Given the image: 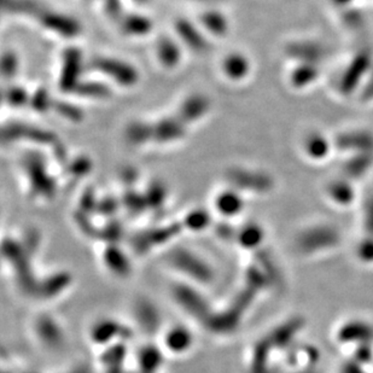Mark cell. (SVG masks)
I'll return each instance as SVG.
<instances>
[{"label":"cell","mask_w":373,"mask_h":373,"mask_svg":"<svg viewBox=\"0 0 373 373\" xmlns=\"http://www.w3.org/2000/svg\"><path fill=\"white\" fill-rule=\"evenodd\" d=\"M195 345V335L193 330L183 324L172 325L163 328L162 348L164 352L181 357L189 353Z\"/></svg>","instance_id":"277c9868"},{"label":"cell","mask_w":373,"mask_h":373,"mask_svg":"<svg viewBox=\"0 0 373 373\" xmlns=\"http://www.w3.org/2000/svg\"><path fill=\"white\" fill-rule=\"evenodd\" d=\"M33 333L42 348L59 350L66 345V335L58 320L50 314H40L33 321Z\"/></svg>","instance_id":"3957f363"},{"label":"cell","mask_w":373,"mask_h":373,"mask_svg":"<svg viewBox=\"0 0 373 373\" xmlns=\"http://www.w3.org/2000/svg\"><path fill=\"white\" fill-rule=\"evenodd\" d=\"M122 331V326L116 320L107 319L98 320L92 326L90 331V338L95 345H109L111 342L117 340Z\"/></svg>","instance_id":"52a82bcc"},{"label":"cell","mask_w":373,"mask_h":373,"mask_svg":"<svg viewBox=\"0 0 373 373\" xmlns=\"http://www.w3.org/2000/svg\"><path fill=\"white\" fill-rule=\"evenodd\" d=\"M142 1H144V0H142Z\"/></svg>","instance_id":"9a60e30c"},{"label":"cell","mask_w":373,"mask_h":373,"mask_svg":"<svg viewBox=\"0 0 373 373\" xmlns=\"http://www.w3.org/2000/svg\"><path fill=\"white\" fill-rule=\"evenodd\" d=\"M169 266L183 277V280L195 285H210L215 280V272L205 258L188 248H176L167 260Z\"/></svg>","instance_id":"6da1fadb"},{"label":"cell","mask_w":373,"mask_h":373,"mask_svg":"<svg viewBox=\"0 0 373 373\" xmlns=\"http://www.w3.org/2000/svg\"><path fill=\"white\" fill-rule=\"evenodd\" d=\"M263 230L255 224L244 226L236 234L238 244L246 249L258 246L260 242H263Z\"/></svg>","instance_id":"8fae6325"},{"label":"cell","mask_w":373,"mask_h":373,"mask_svg":"<svg viewBox=\"0 0 373 373\" xmlns=\"http://www.w3.org/2000/svg\"><path fill=\"white\" fill-rule=\"evenodd\" d=\"M222 68H224V71L227 75V78L241 80L249 71V62L243 54H230L225 58Z\"/></svg>","instance_id":"30bf717a"},{"label":"cell","mask_w":373,"mask_h":373,"mask_svg":"<svg viewBox=\"0 0 373 373\" xmlns=\"http://www.w3.org/2000/svg\"><path fill=\"white\" fill-rule=\"evenodd\" d=\"M102 261L108 271L116 277H127L131 273V261L117 246H108V249L103 251Z\"/></svg>","instance_id":"8992f818"},{"label":"cell","mask_w":373,"mask_h":373,"mask_svg":"<svg viewBox=\"0 0 373 373\" xmlns=\"http://www.w3.org/2000/svg\"><path fill=\"white\" fill-rule=\"evenodd\" d=\"M306 150L308 155L314 157V159H324L328 155V140L320 134H313L308 137L306 140Z\"/></svg>","instance_id":"4fadbf2b"},{"label":"cell","mask_w":373,"mask_h":373,"mask_svg":"<svg viewBox=\"0 0 373 373\" xmlns=\"http://www.w3.org/2000/svg\"><path fill=\"white\" fill-rule=\"evenodd\" d=\"M217 213L225 217H237L243 210V198L234 190H226L217 195L214 202Z\"/></svg>","instance_id":"ba28073f"},{"label":"cell","mask_w":373,"mask_h":373,"mask_svg":"<svg viewBox=\"0 0 373 373\" xmlns=\"http://www.w3.org/2000/svg\"><path fill=\"white\" fill-rule=\"evenodd\" d=\"M210 225V214L205 210H193L185 219V227L193 232H201Z\"/></svg>","instance_id":"7c38bea8"},{"label":"cell","mask_w":373,"mask_h":373,"mask_svg":"<svg viewBox=\"0 0 373 373\" xmlns=\"http://www.w3.org/2000/svg\"><path fill=\"white\" fill-rule=\"evenodd\" d=\"M331 193L333 197L338 202H343V203H349L353 196V191L350 189V186L345 181H336L335 184L331 186Z\"/></svg>","instance_id":"5bb4252c"},{"label":"cell","mask_w":373,"mask_h":373,"mask_svg":"<svg viewBox=\"0 0 373 373\" xmlns=\"http://www.w3.org/2000/svg\"><path fill=\"white\" fill-rule=\"evenodd\" d=\"M133 316L140 330L148 335L159 333L162 328L160 311L148 297L137 299L133 306Z\"/></svg>","instance_id":"5b68a950"},{"label":"cell","mask_w":373,"mask_h":373,"mask_svg":"<svg viewBox=\"0 0 373 373\" xmlns=\"http://www.w3.org/2000/svg\"><path fill=\"white\" fill-rule=\"evenodd\" d=\"M163 348L144 345L137 357V365L140 373H157L163 364Z\"/></svg>","instance_id":"9c48e42d"},{"label":"cell","mask_w":373,"mask_h":373,"mask_svg":"<svg viewBox=\"0 0 373 373\" xmlns=\"http://www.w3.org/2000/svg\"><path fill=\"white\" fill-rule=\"evenodd\" d=\"M193 284L189 282H181L173 285V301H176L181 311L193 316V319L205 325L213 314V311L201 290L193 287Z\"/></svg>","instance_id":"7a4b0ae2"}]
</instances>
